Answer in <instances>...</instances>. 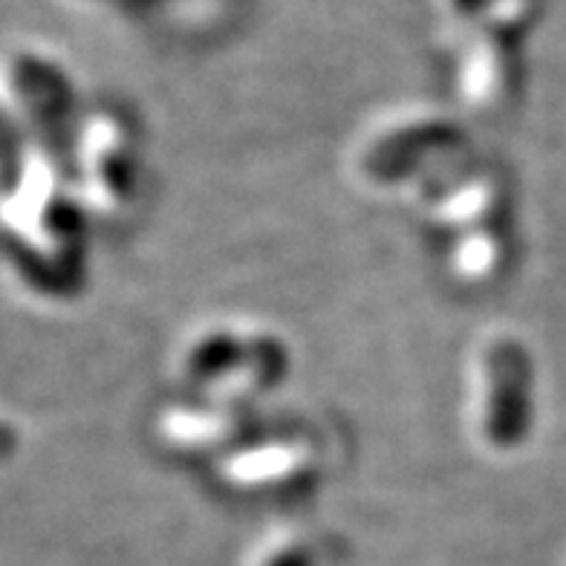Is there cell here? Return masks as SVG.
Segmentation results:
<instances>
[{"label": "cell", "mask_w": 566, "mask_h": 566, "mask_svg": "<svg viewBox=\"0 0 566 566\" xmlns=\"http://www.w3.org/2000/svg\"><path fill=\"white\" fill-rule=\"evenodd\" d=\"M67 98L64 75L30 53L0 55V111L35 125L59 111Z\"/></svg>", "instance_id": "obj_1"}, {"label": "cell", "mask_w": 566, "mask_h": 566, "mask_svg": "<svg viewBox=\"0 0 566 566\" xmlns=\"http://www.w3.org/2000/svg\"><path fill=\"white\" fill-rule=\"evenodd\" d=\"M0 177H3V154H0Z\"/></svg>", "instance_id": "obj_2"}]
</instances>
